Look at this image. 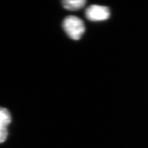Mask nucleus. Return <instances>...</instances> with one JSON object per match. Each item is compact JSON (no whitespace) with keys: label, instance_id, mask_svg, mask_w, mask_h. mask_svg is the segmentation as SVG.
I'll list each match as a JSON object with an SVG mask.
<instances>
[{"label":"nucleus","instance_id":"nucleus-1","mask_svg":"<svg viewBox=\"0 0 148 148\" xmlns=\"http://www.w3.org/2000/svg\"><path fill=\"white\" fill-rule=\"evenodd\" d=\"M63 28L67 35L72 40L80 39L85 27L83 21L75 16H68L64 20Z\"/></svg>","mask_w":148,"mask_h":148},{"label":"nucleus","instance_id":"nucleus-2","mask_svg":"<svg viewBox=\"0 0 148 148\" xmlns=\"http://www.w3.org/2000/svg\"><path fill=\"white\" fill-rule=\"evenodd\" d=\"M85 15L91 21H103L109 18L110 10L106 6L91 5L86 9Z\"/></svg>","mask_w":148,"mask_h":148},{"label":"nucleus","instance_id":"nucleus-3","mask_svg":"<svg viewBox=\"0 0 148 148\" xmlns=\"http://www.w3.org/2000/svg\"><path fill=\"white\" fill-rule=\"evenodd\" d=\"M85 3L86 1L83 0H67L62 1V5L64 8L68 10L75 11L82 8Z\"/></svg>","mask_w":148,"mask_h":148},{"label":"nucleus","instance_id":"nucleus-4","mask_svg":"<svg viewBox=\"0 0 148 148\" xmlns=\"http://www.w3.org/2000/svg\"><path fill=\"white\" fill-rule=\"evenodd\" d=\"M11 115L9 111L0 107V127L6 128L11 122Z\"/></svg>","mask_w":148,"mask_h":148},{"label":"nucleus","instance_id":"nucleus-5","mask_svg":"<svg viewBox=\"0 0 148 148\" xmlns=\"http://www.w3.org/2000/svg\"><path fill=\"white\" fill-rule=\"evenodd\" d=\"M8 132L6 128L0 127V143H3L6 140Z\"/></svg>","mask_w":148,"mask_h":148}]
</instances>
